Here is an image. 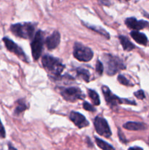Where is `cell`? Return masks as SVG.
Segmentation results:
<instances>
[{"label": "cell", "mask_w": 149, "mask_h": 150, "mask_svg": "<svg viewBox=\"0 0 149 150\" xmlns=\"http://www.w3.org/2000/svg\"><path fill=\"white\" fill-rule=\"evenodd\" d=\"M103 59L105 64V72L108 76H113L119 70L125 68L123 61L118 57L105 54L103 55Z\"/></svg>", "instance_id": "2"}, {"label": "cell", "mask_w": 149, "mask_h": 150, "mask_svg": "<svg viewBox=\"0 0 149 150\" xmlns=\"http://www.w3.org/2000/svg\"><path fill=\"white\" fill-rule=\"evenodd\" d=\"M60 40H61V35L60 33L57 31L54 32L50 37H48L45 41L47 48L49 50H53L59 45Z\"/></svg>", "instance_id": "12"}, {"label": "cell", "mask_w": 149, "mask_h": 150, "mask_svg": "<svg viewBox=\"0 0 149 150\" xmlns=\"http://www.w3.org/2000/svg\"><path fill=\"white\" fill-rule=\"evenodd\" d=\"M131 37L137 42V43L140 44V45H145L148 42V38L145 36V35L141 32H138V31H132L130 33Z\"/></svg>", "instance_id": "13"}, {"label": "cell", "mask_w": 149, "mask_h": 150, "mask_svg": "<svg viewBox=\"0 0 149 150\" xmlns=\"http://www.w3.org/2000/svg\"><path fill=\"white\" fill-rule=\"evenodd\" d=\"M73 55L74 58L80 62H89L93 57V53L91 48L82 44L76 42L74 45Z\"/></svg>", "instance_id": "5"}, {"label": "cell", "mask_w": 149, "mask_h": 150, "mask_svg": "<svg viewBox=\"0 0 149 150\" xmlns=\"http://www.w3.org/2000/svg\"><path fill=\"white\" fill-rule=\"evenodd\" d=\"M96 70L99 75H102V73L104 71V66L103 64L99 60H97L96 62Z\"/></svg>", "instance_id": "21"}, {"label": "cell", "mask_w": 149, "mask_h": 150, "mask_svg": "<svg viewBox=\"0 0 149 150\" xmlns=\"http://www.w3.org/2000/svg\"><path fill=\"white\" fill-rule=\"evenodd\" d=\"M88 92H89V98H91V101L93 102V105H99L100 104V100H99V97L98 94L94 90H92V89H89Z\"/></svg>", "instance_id": "18"}, {"label": "cell", "mask_w": 149, "mask_h": 150, "mask_svg": "<svg viewBox=\"0 0 149 150\" xmlns=\"http://www.w3.org/2000/svg\"><path fill=\"white\" fill-rule=\"evenodd\" d=\"M83 108H84L85 110H86V111H88L93 112V111H96V109H95L94 107H93V105H91L90 103H88V102H84V103H83Z\"/></svg>", "instance_id": "23"}, {"label": "cell", "mask_w": 149, "mask_h": 150, "mask_svg": "<svg viewBox=\"0 0 149 150\" xmlns=\"http://www.w3.org/2000/svg\"><path fill=\"white\" fill-rule=\"evenodd\" d=\"M44 41V33L41 30H39L35 34L34 39L31 43V48L33 59L37 61L41 56L43 48Z\"/></svg>", "instance_id": "6"}, {"label": "cell", "mask_w": 149, "mask_h": 150, "mask_svg": "<svg viewBox=\"0 0 149 150\" xmlns=\"http://www.w3.org/2000/svg\"><path fill=\"white\" fill-rule=\"evenodd\" d=\"M123 127L129 130H143L146 129L145 125L141 122H128L125 123Z\"/></svg>", "instance_id": "14"}, {"label": "cell", "mask_w": 149, "mask_h": 150, "mask_svg": "<svg viewBox=\"0 0 149 150\" xmlns=\"http://www.w3.org/2000/svg\"><path fill=\"white\" fill-rule=\"evenodd\" d=\"M3 41H4V45H5L6 48H7V49L8 50V51H10V52L14 53V54H15V55H17L20 59L27 62L28 60L26 54H24L23 50H22L17 44H15L12 40L9 39V38H3Z\"/></svg>", "instance_id": "9"}, {"label": "cell", "mask_w": 149, "mask_h": 150, "mask_svg": "<svg viewBox=\"0 0 149 150\" xmlns=\"http://www.w3.org/2000/svg\"><path fill=\"white\" fill-rule=\"evenodd\" d=\"M95 142H96V144L98 145V146L102 150H115V149L110 144L104 142L102 139H98V138L96 137L95 138Z\"/></svg>", "instance_id": "16"}, {"label": "cell", "mask_w": 149, "mask_h": 150, "mask_svg": "<svg viewBox=\"0 0 149 150\" xmlns=\"http://www.w3.org/2000/svg\"><path fill=\"white\" fill-rule=\"evenodd\" d=\"M26 108H27V106H26V104L23 103V101L19 100L18 102L17 107H16L15 109V114L18 115L20 113L23 112V111H25Z\"/></svg>", "instance_id": "20"}, {"label": "cell", "mask_w": 149, "mask_h": 150, "mask_svg": "<svg viewBox=\"0 0 149 150\" xmlns=\"http://www.w3.org/2000/svg\"><path fill=\"white\" fill-rule=\"evenodd\" d=\"M9 150H17L16 149H15L13 146L11 145H9Z\"/></svg>", "instance_id": "27"}, {"label": "cell", "mask_w": 149, "mask_h": 150, "mask_svg": "<svg viewBox=\"0 0 149 150\" xmlns=\"http://www.w3.org/2000/svg\"><path fill=\"white\" fill-rule=\"evenodd\" d=\"M119 40L120 42H121V44L122 45L123 48L125 51H130L134 49V48H135V45L132 42H130L129 40L127 38H126V37L123 36V35H120Z\"/></svg>", "instance_id": "15"}, {"label": "cell", "mask_w": 149, "mask_h": 150, "mask_svg": "<svg viewBox=\"0 0 149 150\" xmlns=\"http://www.w3.org/2000/svg\"><path fill=\"white\" fill-rule=\"evenodd\" d=\"M118 81L123 85H125V86H130L129 81L127 80V79H126L124 76L122 75H119L118 76Z\"/></svg>", "instance_id": "22"}, {"label": "cell", "mask_w": 149, "mask_h": 150, "mask_svg": "<svg viewBox=\"0 0 149 150\" xmlns=\"http://www.w3.org/2000/svg\"><path fill=\"white\" fill-rule=\"evenodd\" d=\"M102 91L104 96H105V100H106L107 103L108 104L109 106L115 107L117 106L118 104L122 103H128L132 104V105H136V103L134 102V101L128 100L127 99H121V98L117 97L116 95H113L108 86H102Z\"/></svg>", "instance_id": "4"}, {"label": "cell", "mask_w": 149, "mask_h": 150, "mask_svg": "<svg viewBox=\"0 0 149 150\" xmlns=\"http://www.w3.org/2000/svg\"><path fill=\"white\" fill-rule=\"evenodd\" d=\"M12 33L23 39H30L34 32V26L30 23H19L10 26Z\"/></svg>", "instance_id": "3"}, {"label": "cell", "mask_w": 149, "mask_h": 150, "mask_svg": "<svg viewBox=\"0 0 149 150\" xmlns=\"http://www.w3.org/2000/svg\"><path fill=\"white\" fill-rule=\"evenodd\" d=\"M70 119L78 128H83L89 126V122L83 114L76 111H72L70 114Z\"/></svg>", "instance_id": "10"}, {"label": "cell", "mask_w": 149, "mask_h": 150, "mask_svg": "<svg viewBox=\"0 0 149 150\" xmlns=\"http://www.w3.org/2000/svg\"><path fill=\"white\" fill-rule=\"evenodd\" d=\"M134 96L140 100H143L145 98V95L144 92L143 90H138L137 92H134Z\"/></svg>", "instance_id": "24"}, {"label": "cell", "mask_w": 149, "mask_h": 150, "mask_svg": "<svg viewBox=\"0 0 149 150\" xmlns=\"http://www.w3.org/2000/svg\"><path fill=\"white\" fill-rule=\"evenodd\" d=\"M94 127L96 129V133L100 136H104L105 138H109L112 135L108 122L106 121L105 119L102 118V117H96L95 118Z\"/></svg>", "instance_id": "8"}, {"label": "cell", "mask_w": 149, "mask_h": 150, "mask_svg": "<svg viewBox=\"0 0 149 150\" xmlns=\"http://www.w3.org/2000/svg\"><path fill=\"white\" fill-rule=\"evenodd\" d=\"M42 64L44 68L51 74V76L58 79L64 69V65L61 60L51 56L45 55L42 59Z\"/></svg>", "instance_id": "1"}, {"label": "cell", "mask_w": 149, "mask_h": 150, "mask_svg": "<svg viewBox=\"0 0 149 150\" xmlns=\"http://www.w3.org/2000/svg\"><path fill=\"white\" fill-rule=\"evenodd\" d=\"M88 27H89V29H91V30L95 31V32H98V33H99V34H100V35H102V36L105 37V38H107V39H109V38H110L109 34L108 33V32H107V31L105 30V29H102V28L97 27V26H88Z\"/></svg>", "instance_id": "19"}, {"label": "cell", "mask_w": 149, "mask_h": 150, "mask_svg": "<svg viewBox=\"0 0 149 150\" xmlns=\"http://www.w3.org/2000/svg\"><path fill=\"white\" fill-rule=\"evenodd\" d=\"M0 137L4 138L5 137V130H4V126L1 124V122L0 120Z\"/></svg>", "instance_id": "25"}, {"label": "cell", "mask_w": 149, "mask_h": 150, "mask_svg": "<svg viewBox=\"0 0 149 150\" xmlns=\"http://www.w3.org/2000/svg\"><path fill=\"white\" fill-rule=\"evenodd\" d=\"M61 94L66 100L70 102H74L84 98L82 91L77 87L63 88L61 91Z\"/></svg>", "instance_id": "7"}, {"label": "cell", "mask_w": 149, "mask_h": 150, "mask_svg": "<svg viewBox=\"0 0 149 150\" xmlns=\"http://www.w3.org/2000/svg\"><path fill=\"white\" fill-rule=\"evenodd\" d=\"M128 150H143L142 148L139 147V146H133V147L129 148Z\"/></svg>", "instance_id": "26"}, {"label": "cell", "mask_w": 149, "mask_h": 150, "mask_svg": "<svg viewBox=\"0 0 149 150\" xmlns=\"http://www.w3.org/2000/svg\"><path fill=\"white\" fill-rule=\"evenodd\" d=\"M77 76H79L80 78H81L83 80H84L85 81L89 82L90 80V73L86 69L83 68H78L77 69Z\"/></svg>", "instance_id": "17"}, {"label": "cell", "mask_w": 149, "mask_h": 150, "mask_svg": "<svg viewBox=\"0 0 149 150\" xmlns=\"http://www.w3.org/2000/svg\"><path fill=\"white\" fill-rule=\"evenodd\" d=\"M125 23L129 28L134 29V31H139L148 26V23L145 21H138L135 18H128L126 19Z\"/></svg>", "instance_id": "11"}]
</instances>
